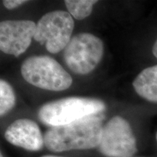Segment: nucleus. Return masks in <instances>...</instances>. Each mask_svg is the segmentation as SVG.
<instances>
[{
    "label": "nucleus",
    "instance_id": "1",
    "mask_svg": "<svg viewBox=\"0 0 157 157\" xmlns=\"http://www.w3.org/2000/svg\"><path fill=\"white\" fill-rule=\"evenodd\" d=\"M103 121L97 114L90 115L66 124L51 127L44 135V146L52 152L98 148Z\"/></svg>",
    "mask_w": 157,
    "mask_h": 157
},
{
    "label": "nucleus",
    "instance_id": "2",
    "mask_svg": "<svg viewBox=\"0 0 157 157\" xmlns=\"http://www.w3.org/2000/svg\"><path fill=\"white\" fill-rule=\"evenodd\" d=\"M105 109L101 100L69 97L45 103L38 111L39 119L50 127L66 124L90 115L98 114Z\"/></svg>",
    "mask_w": 157,
    "mask_h": 157
},
{
    "label": "nucleus",
    "instance_id": "3",
    "mask_svg": "<svg viewBox=\"0 0 157 157\" xmlns=\"http://www.w3.org/2000/svg\"><path fill=\"white\" fill-rule=\"evenodd\" d=\"M23 78L35 87L50 91H63L71 85L69 74L55 59L47 56H34L21 66Z\"/></svg>",
    "mask_w": 157,
    "mask_h": 157
},
{
    "label": "nucleus",
    "instance_id": "4",
    "mask_svg": "<svg viewBox=\"0 0 157 157\" xmlns=\"http://www.w3.org/2000/svg\"><path fill=\"white\" fill-rule=\"evenodd\" d=\"M103 55L101 39L90 33H80L71 39L64 49L66 66L74 73L88 74L101 62Z\"/></svg>",
    "mask_w": 157,
    "mask_h": 157
},
{
    "label": "nucleus",
    "instance_id": "5",
    "mask_svg": "<svg viewBox=\"0 0 157 157\" xmlns=\"http://www.w3.org/2000/svg\"><path fill=\"white\" fill-rule=\"evenodd\" d=\"M74 28V21L69 13L52 11L39 19L34 39L44 45L50 53H58L70 42Z\"/></svg>",
    "mask_w": 157,
    "mask_h": 157
},
{
    "label": "nucleus",
    "instance_id": "6",
    "mask_svg": "<svg viewBox=\"0 0 157 157\" xmlns=\"http://www.w3.org/2000/svg\"><path fill=\"white\" fill-rule=\"evenodd\" d=\"M98 150L107 157H132L136 154V138L126 119L116 116L103 126Z\"/></svg>",
    "mask_w": 157,
    "mask_h": 157
},
{
    "label": "nucleus",
    "instance_id": "7",
    "mask_svg": "<svg viewBox=\"0 0 157 157\" xmlns=\"http://www.w3.org/2000/svg\"><path fill=\"white\" fill-rule=\"evenodd\" d=\"M36 24L29 20H10L0 23V50L18 57L24 53L34 38Z\"/></svg>",
    "mask_w": 157,
    "mask_h": 157
},
{
    "label": "nucleus",
    "instance_id": "8",
    "mask_svg": "<svg viewBox=\"0 0 157 157\" xmlns=\"http://www.w3.org/2000/svg\"><path fill=\"white\" fill-rule=\"evenodd\" d=\"M5 137L13 146L31 151L41 150L44 145V136L35 121L20 119L13 121L6 129Z\"/></svg>",
    "mask_w": 157,
    "mask_h": 157
},
{
    "label": "nucleus",
    "instance_id": "9",
    "mask_svg": "<svg viewBox=\"0 0 157 157\" xmlns=\"http://www.w3.org/2000/svg\"><path fill=\"white\" fill-rule=\"evenodd\" d=\"M137 95L157 103V65L143 69L132 82Z\"/></svg>",
    "mask_w": 157,
    "mask_h": 157
},
{
    "label": "nucleus",
    "instance_id": "10",
    "mask_svg": "<svg viewBox=\"0 0 157 157\" xmlns=\"http://www.w3.org/2000/svg\"><path fill=\"white\" fill-rule=\"evenodd\" d=\"M95 0H66L65 1L68 13L76 20H83L89 16L93 11Z\"/></svg>",
    "mask_w": 157,
    "mask_h": 157
},
{
    "label": "nucleus",
    "instance_id": "11",
    "mask_svg": "<svg viewBox=\"0 0 157 157\" xmlns=\"http://www.w3.org/2000/svg\"><path fill=\"white\" fill-rule=\"evenodd\" d=\"M15 105V95L12 86L5 80H0V116L3 117Z\"/></svg>",
    "mask_w": 157,
    "mask_h": 157
},
{
    "label": "nucleus",
    "instance_id": "12",
    "mask_svg": "<svg viewBox=\"0 0 157 157\" xmlns=\"http://www.w3.org/2000/svg\"><path fill=\"white\" fill-rule=\"evenodd\" d=\"M26 2H28V1L25 0H4L2 2L4 6L8 10L15 9Z\"/></svg>",
    "mask_w": 157,
    "mask_h": 157
},
{
    "label": "nucleus",
    "instance_id": "13",
    "mask_svg": "<svg viewBox=\"0 0 157 157\" xmlns=\"http://www.w3.org/2000/svg\"><path fill=\"white\" fill-rule=\"evenodd\" d=\"M152 52H153V54H154V56L157 58V39L156 40V42H154V46H153Z\"/></svg>",
    "mask_w": 157,
    "mask_h": 157
},
{
    "label": "nucleus",
    "instance_id": "14",
    "mask_svg": "<svg viewBox=\"0 0 157 157\" xmlns=\"http://www.w3.org/2000/svg\"><path fill=\"white\" fill-rule=\"evenodd\" d=\"M42 157H62V156H53V155H45Z\"/></svg>",
    "mask_w": 157,
    "mask_h": 157
},
{
    "label": "nucleus",
    "instance_id": "15",
    "mask_svg": "<svg viewBox=\"0 0 157 157\" xmlns=\"http://www.w3.org/2000/svg\"><path fill=\"white\" fill-rule=\"evenodd\" d=\"M156 140L157 141V132H156Z\"/></svg>",
    "mask_w": 157,
    "mask_h": 157
},
{
    "label": "nucleus",
    "instance_id": "16",
    "mask_svg": "<svg viewBox=\"0 0 157 157\" xmlns=\"http://www.w3.org/2000/svg\"><path fill=\"white\" fill-rule=\"evenodd\" d=\"M0 157H3V155L1 154V155H0Z\"/></svg>",
    "mask_w": 157,
    "mask_h": 157
}]
</instances>
